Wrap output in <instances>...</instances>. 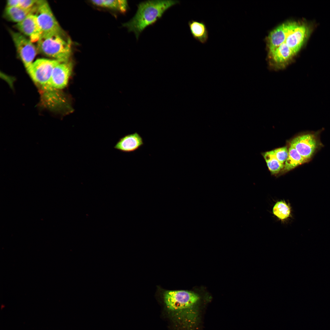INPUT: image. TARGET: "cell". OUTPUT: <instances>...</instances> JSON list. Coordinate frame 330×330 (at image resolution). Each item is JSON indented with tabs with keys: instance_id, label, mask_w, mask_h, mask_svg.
I'll return each mask as SVG.
<instances>
[{
	"instance_id": "obj_1",
	"label": "cell",
	"mask_w": 330,
	"mask_h": 330,
	"mask_svg": "<svg viewBox=\"0 0 330 330\" xmlns=\"http://www.w3.org/2000/svg\"><path fill=\"white\" fill-rule=\"evenodd\" d=\"M163 299L167 309L186 330H194L199 318L200 298L193 292L165 290Z\"/></svg>"
},
{
	"instance_id": "obj_2",
	"label": "cell",
	"mask_w": 330,
	"mask_h": 330,
	"mask_svg": "<svg viewBox=\"0 0 330 330\" xmlns=\"http://www.w3.org/2000/svg\"><path fill=\"white\" fill-rule=\"evenodd\" d=\"M177 0H150L140 3L134 16L123 24L128 31L133 32L138 39L147 27L160 19L168 9L178 3Z\"/></svg>"
},
{
	"instance_id": "obj_3",
	"label": "cell",
	"mask_w": 330,
	"mask_h": 330,
	"mask_svg": "<svg viewBox=\"0 0 330 330\" xmlns=\"http://www.w3.org/2000/svg\"><path fill=\"white\" fill-rule=\"evenodd\" d=\"M37 42V50L43 55L61 62L70 60L72 42L64 31L43 33Z\"/></svg>"
},
{
	"instance_id": "obj_4",
	"label": "cell",
	"mask_w": 330,
	"mask_h": 330,
	"mask_svg": "<svg viewBox=\"0 0 330 330\" xmlns=\"http://www.w3.org/2000/svg\"><path fill=\"white\" fill-rule=\"evenodd\" d=\"M60 62L54 59H37L27 69L34 82L41 89L48 86L53 70Z\"/></svg>"
},
{
	"instance_id": "obj_5",
	"label": "cell",
	"mask_w": 330,
	"mask_h": 330,
	"mask_svg": "<svg viewBox=\"0 0 330 330\" xmlns=\"http://www.w3.org/2000/svg\"><path fill=\"white\" fill-rule=\"evenodd\" d=\"M309 33V29L306 25L295 22L284 42L277 48L287 51L294 57L303 45Z\"/></svg>"
},
{
	"instance_id": "obj_6",
	"label": "cell",
	"mask_w": 330,
	"mask_h": 330,
	"mask_svg": "<svg viewBox=\"0 0 330 330\" xmlns=\"http://www.w3.org/2000/svg\"><path fill=\"white\" fill-rule=\"evenodd\" d=\"M35 15L42 33L61 32L64 31L54 16L46 1L38 0Z\"/></svg>"
},
{
	"instance_id": "obj_7",
	"label": "cell",
	"mask_w": 330,
	"mask_h": 330,
	"mask_svg": "<svg viewBox=\"0 0 330 330\" xmlns=\"http://www.w3.org/2000/svg\"><path fill=\"white\" fill-rule=\"evenodd\" d=\"M17 53L26 69L33 63L36 54V48L30 39L20 33L10 31Z\"/></svg>"
},
{
	"instance_id": "obj_8",
	"label": "cell",
	"mask_w": 330,
	"mask_h": 330,
	"mask_svg": "<svg viewBox=\"0 0 330 330\" xmlns=\"http://www.w3.org/2000/svg\"><path fill=\"white\" fill-rule=\"evenodd\" d=\"M315 134H307L297 136L291 141L290 146L294 148L305 160L311 159L319 145Z\"/></svg>"
},
{
	"instance_id": "obj_9",
	"label": "cell",
	"mask_w": 330,
	"mask_h": 330,
	"mask_svg": "<svg viewBox=\"0 0 330 330\" xmlns=\"http://www.w3.org/2000/svg\"><path fill=\"white\" fill-rule=\"evenodd\" d=\"M73 63L70 60L60 62L54 68L48 86L50 88L59 90L67 85L72 71Z\"/></svg>"
},
{
	"instance_id": "obj_10",
	"label": "cell",
	"mask_w": 330,
	"mask_h": 330,
	"mask_svg": "<svg viewBox=\"0 0 330 330\" xmlns=\"http://www.w3.org/2000/svg\"><path fill=\"white\" fill-rule=\"evenodd\" d=\"M295 22L288 21L280 25L270 33L267 38L269 54L273 52L284 41Z\"/></svg>"
},
{
	"instance_id": "obj_11",
	"label": "cell",
	"mask_w": 330,
	"mask_h": 330,
	"mask_svg": "<svg viewBox=\"0 0 330 330\" xmlns=\"http://www.w3.org/2000/svg\"><path fill=\"white\" fill-rule=\"evenodd\" d=\"M15 27L23 34L29 37L32 42H38L42 33L37 18L34 14L17 23Z\"/></svg>"
},
{
	"instance_id": "obj_12",
	"label": "cell",
	"mask_w": 330,
	"mask_h": 330,
	"mask_svg": "<svg viewBox=\"0 0 330 330\" xmlns=\"http://www.w3.org/2000/svg\"><path fill=\"white\" fill-rule=\"evenodd\" d=\"M144 144L142 137L138 132H135L120 138L114 148L122 152L129 153L138 150Z\"/></svg>"
},
{
	"instance_id": "obj_13",
	"label": "cell",
	"mask_w": 330,
	"mask_h": 330,
	"mask_svg": "<svg viewBox=\"0 0 330 330\" xmlns=\"http://www.w3.org/2000/svg\"><path fill=\"white\" fill-rule=\"evenodd\" d=\"M37 3L33 7L29 9H25L19 6L6 7L4 12V16L10 21L17 23H20L29 15L35 12Z\"/></svg>"
},
{
	"instance_id": "obj_14",
	"label": "cell",
	"mask_w": 330,
	"mask_h": 330,
	"mask_svg": "<svg viewBox=\"0 0 330 330\" xmlns=\"http://www.w3.org/2000/svg\"><path fill=\"white\" fill-rule=\"evenodd\" d=\"M190 33L193 38L200 43H206L208 39V31L203 21L192 20L188 22Z\"/></svg>"
},
{
	"instance_id": "obj_15",
	"label": "cell",
	"mask_w": 330,
	"mask_h": 330,
	"mask_svg": "<svg viewBox=\"0 0 330 330\" xmlns=\"http://www.w3.org/2000/svg\"><path fill=\"white\" fill-rule=\"evenodd\" d=\"M59 90L52 88L42 91L44 101L48 106L57 108L67 103L65 97Z\"/></svg>"
},
{
	"instance_id": "obj_16",
	"label": "cell",
	"mask_w": 330,
	"mask_h": 330,
	"mask_svg": "<svg viewBox=\"0 0 330 330\" xmlns=\"http://www.w3.org/2000/svg\"><path fill=\"white\" fill-rule=\"evenodd\" d=\"M288 151V156L284 164L283 169V171L286 172L290 171L307 161L292 146H290Z\"/></svg>"
},
{
	"instance_id": "obj_17",
	"label": "cell",
	"mask_w": 330,
	"mask_h": 330,
	"mask_svg": "<svg viewBox=\"0 0 330 330\" xmlns=\"http://www.w3.org/2000/svg\"><path fill=\"white\" fill-rule=\"evenodd\" d=\"M91 2L96 6L114 10L122 13L126 12L128 8V2L126 0H92Z\"/></svg>"
},
{
	"instance_id": "obj_18",
	"label": "cell",
	"mask_w": 330,
	"mask_h": 330,
	"mask_svg": "<svg viewBox=\"0 0 330 330\" xmlns=\"http://www.w3.org/2000/svg\"><path fill=\"white\" fill-rule=\"evenodd\" d=\"M272 211L275 216L283 221L289 218L291 213L290 206L284 200L277 202L273 207Z\"/></svg>"
},
{
	"instance_id": "obj_19",
	"label": "cell",
	"mask_w": 330,
	"mask_h": 330,
	"mask_svg": "<svg viewBox=\"0 0 330 330\" xmlns=\"http://www.w3.org/2000/svg\"><path fill=\"white\" fill-rule=\"evenodd\" d=\"M263 156L272 174H276L283 169L284 164H281L277 159L273 150L264 153Z\"/></svg>"
},
{
	"instance_id": "obj_20",
	"label": "cell",
	"mask_w": 330,
	"mask_h": 330,
	"mask_svg": "<svg viewBox=\"0 0 330 330\" xmlns=\"http://www.w3.org/2000/svg\"><path fill=\"white\" fill-rule=\"evenodd\" d=\"M273 151L277 159L281 164H284L288 155V151L287 148L283 147Z\"/></svg>"
},
{
	"instance_id": "obj_21",
	"label": "cell",
	"mask_w": 330,
	"mask_h": 330,
	"mask_svg": "<svg viewBox=\"0 0 330 330\" xmlns=\"http://www.w3.org/2000/svg\"><path fill=\"white\" fill-rule=\"evenodd\" d=\"M38 0H20L19 7L25 9L31 8L35 6Z\"/></svg>"
},
{
	"instance_id": "obj_22",
	"label": "cell",
	"mask_w": 330,
	"mask_h": 330,
	"mask_svg": "<svg viewBox=\"0 0 330 330\" xmlns=\"http://www.w3.org/2000/svg\"><path fill=\"white\" fill-rule=\"evenodd\" d=\"M20 0H9L7 1V6L8 7H19Z\"/></svg>"
}]
</instances>
